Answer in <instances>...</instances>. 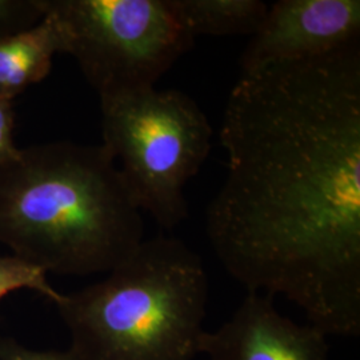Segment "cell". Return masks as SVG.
<instances>
[{"instance_id":"6da1fadb","label":"cell","mask_w":360,"mask_h":360,"mask_svg":"<svg viewBox=\"0 0 360 360\" xmlns=\"http://www.w3.org/2000/svg\"><path fill=\"white\" fill-rule=\"evenodd\" d=\"M219 138L227 174L206 232L220 264L327 336L358 338L360 39L242 71Z\"/></svg>"},{"instance_id":"7a4b0ae2","label":"cell","mask_w":360,"mask_h":360,"mask_svg":"<svg viewBox=\"0 0 360 360\" xmlns=\"http://www.w3.org/2000/svg\"><path fill=\"white\" fill-rule=\"evenodd\" d=\"M144 240V220L103 144L20 148L0 166V243L56 275L110 272Z\"/></svg>"},{"instance_id":"3957f363","label":"cell","mask_w":360,"mask_h":360,"mask_svg":"<svg viewBox=\"0 0 360 360\" xmlns=\"http://www.w3.org/2000/svg\"><path fill=\"white\" fill-rule=\"evenodd\" d=\"M208 276L183 240L156 235L108 276L56 303L80 360H193L206 333Z\"/></svg>"},{"instance_id":"277c9868","label":"cell","mask_w":360,"mask_h":360,"mask_svg":"<svg viewBox=\"0 0 360 360\" xmlns=\"http://www.w3.org/2000/svg\"><path fill=\"white\" fill-rule=\"evenodd\" d=\"M102 138L136 206L165 230L188 218L186 186L212 147L214 129L203 110L179 90H146L103 96Z\"/></svg>"},{"instance_id":"5b68a950","label":"cell","mask_w":360,"mask_h":360,"mask_svg":"<svg viewBox=\"0 0 360 360\" xmlns=\"http://www.w3.org/2000/svg\"><path fill=\"white\" fill-rule=\"evenodd\" d=\"M99 98L153 89L193 49L171 0H43Z\"/></svg>"},{"instance_id":"8992f818","label":"cell","mask_w":360,"mask_h":360,"mask_svg":"<svg viewBox=\"0 0 360 360\" xmlns=\"http://www.w3.org/2000/svg\"><path fill=\"white\" fill-rule=\"evenodd\" d=\"M360 39L359 0H279L242 55V71L307 59Z\"/></svg>"},{"instance_id":"52a82bcc","label":"cell","mask_w":360,"mask_h":360,"mask_svg":"<svg viewBox=\"0 0 360 360\" xmlns=\"http://www.w3.org/2000/svg\"><path fill=\"white\" fill-rule=\"evenodd\" d=\"M327 335L278 312L274 296L248 292L215 331H206L200 354L210 360H330Z\"/></svg>"},{"instance_id":"ba28073f","label":"cell","mask_w":360,"mask_h":360,"mask_svg":"<svg viewBox=\"0 0 360 360\" xmlns=\"http://www.w3.org/2000/svg\"><path fill=\"white\" fill-rule=\"evenodd\" d=\"M65 51L62 30L51 13L34 26L0 38V98L13 102L51 72L53 56Z\"/></svg>"},{"instance_id":"9c48e42d","label":"cell","mask_w":360,"mask_h":360,"mask_svg":"<svg viewBox=\"0 0 360 360\" xmlns=\"http://www.w3.org/2000/svg\"><path fill=\"white\" fill-rule=\"evenodd\" d=\"M181 25L196 38L254 35L269 4L262 0H171Z\"/></svg>"},{"instance_id":"30bf717a","label":"cell","mask_w":360,"mask_h":360,"mask_svg":"<svg viewBox=\"0 0 360 360\" xmlns=\"http://www.w3.org/2000/svg\"><path fill=\"white\" fill-rule=\"evenodd\" d=\"M20 288L35 290L55 304L62 297V294L49 283L46 271L20 257H0V300Z\"/></svg>"},{"instance_id":"8fae6325","label":"cell","mask_w":360,"mask_h":360,"mask_svg":"<svg viewBox=\"0 0 360 360\" xmlns=\"http://www.w3.org/2000/svg\"><path fill=\"white\" fill-rule=\"evenodd\" d=\"M43 16V0H0V38L37 25Z\"/></svg>"},{"instance_id":"7c38bea8","label":"cell","mask_w":360,"mask_h":360,"mask_svg":"<svg viewBox=\"0 0 360 360\" xmlns=\"http://www.w3.org/2000/svg\"><path fill=\"white\" fill-rule=\"evenodd\" d=\"M0 360H80L68 351H34L11 338H0Z\"/></svg>"},{"instance_id":"4fadbf2b","label":"cell","mask_w":360,"mask_h":360,"mask_svg":"<svg viewBox=\"0 0 360 360\" xmlns=\"http://www.w3.org/2000/svg\"><path fill=\"white\" fill-rule=\"evenodd\" d=\"M13 102L0 98V166L13 162L20 153V148L13 141Z\"/></svg>"}]
</instances>
